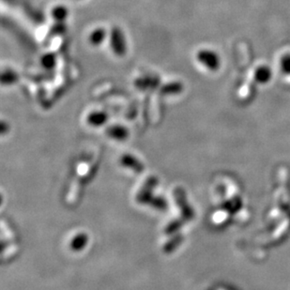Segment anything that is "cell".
<instances>
[{"mask_svg": "<svg viewBox=\"0 0 290 290\" xmlns=\"http://www.w3.org/2000/svg\"><path fill=\"white\" fill-rule=\"evenodd\" d=\"M108 46L111 53L119 59L125 58L129 51L128 38L124 30L118 25H115L109 29Z\"/></svg>", "mask_w": 290, "mask_h": 290, "instance_id": "obj_1", "label": "cell"}, {"mask_svg": "<svg viewBox=\"0 0 290 290\" xmlns=\"http://www.w3.org/2000/svg\"><path fill=\"white\" fill-rule=\"evenodd\" d=\"M195 60L203 68L210 71L219 70L221 65L219 55L210 48H201L195 54Z\"/></svg>", "mask_w": 290, "mask_h": 290, "instance_id": "obj_2", "label": "cell"}, {"mask_svg": "<svg viewBox=\"0 0 290 290\" xmlns=\"http://www.w3.org/2000/svg\"><path fill=\"white\" fill-rule=\"evenodd\" d=\"M109 38V29L104 26H97L90 30L87 36L89 45L94 49L102 47Z\"/></svg>", "mask_w": 290, "mask_h": 290, "instance_id": "obj_3", "label": "cell"}, {"mask_svg": "<svg viewBox=\"0 0 290 290\" xmlns=\"http://www.w3.org/2000/svg\"><path fill=\"white\" fill-rule=\"evenodd\" d=\"M109 120V114L107 111L103 109H94L88 113L86 117V122L90 127L93 128H100Z\"/></svg>", "mask_w": 290, "mask_h": 290, "instance_id": "obj_4", "label": "cell"}, {"mask_svg": "<svg viewBox=\"0 0 290 290\" xmlns=\"http://www.w3.org/2000/svg\"><path fill=\"white\" fill-rule=\"evenodd\" d=\"M158 183V180L155 177H150L147 180L144 182L142 185L140 190L138 191L137 195H136V200L138 203L141 204H147L150 203V200L152 199L151 194L152 191L156 187Z\"/></svg>", "mask_w": 290, "mask_h": 290, "instance_id": "obj_5", "label": "cell"}, {"mask_svg": "<svg viewBox=\"0 0 290 290\" xmlns=\"http://www.w3.org/2000/svg\"><path fill=\"white\" fill-rule=\"evenodd\" d=\"M51 19L54 21L57 24H64L65 22L69 20L70 16V8L63 4V3H59L54 5L51 8L50 12Z\"/></svg>", "mask_w": 290, "mask_h": 290, "instance_id": "obj_6", "label": "cell"}, {"mask_svg": "<svg viewBox=\"0 0 290 290\" xmlns=\"http://www.w3.org/2000/svg\"><path fill=\"white\" fill-rule=\"evenodd\" d=\"M105 133L112 139L123 141L128 138L129 130L122 124H112L106 128Z\"/></svg>", "mask_w": 290, "mask_h": 290, "instance_id": "obj_7", "label": "cell"}, {"mask_svg": "<svg viewBox=\"0 0 290 290\" xmlns=\"http://www.w3.org/2000/svg\"><path fill=\"white\" fill-rule=\"evenodd\" d=\"M58 55L53 51H47L40 57V67L45 70H55L58 66Z\"/></svg>", "mask_w": 290, "mask_h": 290, "instance_id": "obj_8", "label": "cell"}, {"mask_svg": "<svg viewBox=\"0 0 290 290\" xmlns=\"http://www.w3.org/2000/svg\"><path fill=\"white\" fill-rule=\"evenodd\" d=\"M120 162L123 166L130 168L134 173L140 174L144 170V165L142 164V162L130 154H124L120 159Z\"/></svg>", "mask_w": 290, "mask_h": 290, "instance_id": "obj_9", "label": "cell"}, {"mask_svg": "<svg viewBox=\"0 0 290 290\" xmlns=\"http://www.w3.org/2000/svg\"><path fill=\"white\" fill-rule=\"evenodd\" d=\"M82 182H83V180L79 177H77L73 181V183L71 185V188H70V193H69V195L67 197V202L70 205L74 204L78 199L79 194H80Z\"/></svg>", "mask_w": 290, "mask_h": 290, "instance_id": "obj_10", "label": "cell"}, {"mask_svg": "<svg viewBox=\"0 0 290 290\" xmlns=\"http://www.w3.org/2000/svg\"><path fill=\"white\" fill-rule=\"evenodd\" d=\"M174 195H175V198H176V201H177L178 205L180 206V208L181 209L183 217L190 218L191 210H189V207H187V205H186L183 192L180 190V189H176L175 192H174Z\"/></svg>", "mask_w": 290, "mask_h": 290, "instance_id": "obj_11", "label": "cell"}, {"mask_svg": "<svg viewBox=\"0 0 290 290\" xmlns=\"http://www.w3.org/2000/svg\"><path fill=\"white\" fill-rule=\"evenodd\" d=\"M89 241V237L85 233L76 235L70 241V248L73 251H80L84 249Z\"/></svg>", "mask_w": 290, "mask_h": 290, "instance_id": "obj_12", "label": "cell"}, {"mask_svg": "<svg viewBox=\"0 0 290 290\" xmlns=\"http://www.w3.org/2000/svg\"><path fill=\"white\" fill-rule=\"evenodd\" d=\"M18 80H19V75L14 70L7 69V70L2 71L1 81H2L3 85L11 86V85H14Z\"/></svg>", "mask_w": 290, "mask_h": 290, "instance_id": "obj_13", "label": "cell"}, {"mask_svg": "<svg viewBox=\"0 0 290 290\" xmlns=\"http://www.w3.org/2000/svg\"><path fill=\"white\" fill-rule=\"evenodd\" d=\"M271 78V70H269L267 67H262L257 70L256 73V79L261 84H265L269 82Z\"/></svg>", "mask_w": 290, "mask_h": 290, "instance_id": "obj_14", "label": "cell"}, {"mask_svg": "<svg viewBox=\"0 0 290 290\" xmlns=\"http://www.w3.org/2000/svg\"><path fill=\"white\" fill-rule=\"evenodd\" d=\"M180 241H181V237H180V236H177V237H175L174 239H171V240H168L166 243H164L162 251H163L165 254H169V253L173 252V251L176 249V247L179 245V243H180Z\"/></svg>", "mask_w": 290, "mask_h": 290, "instance_id": "obj_15", "label": "cell"}, {"mask_svg": "<svg viewBox=\"0 0 290 290\" xmlns=\"http://www.w3.org/2000/svg\"><path fill=\"white\" fill-rule=\"evenodd\" d=\"M150 205L156 210H166L167 203L161 197H154L150 202Z\"/></svg>", "mask_w": 290, "mask_h": 290, "instance_id": "obj_16", "label": "cell"}, {"mask_svg": "<svg viewBox=\"0 0 290 290\" xmlns=\"http://www.w3.org/2000/svg\"><path fill=\"white\" fill-rule=\"evenodd\" d=\"M181 226V221L180 220H174L171 221L170 223L164 227V233L166 235H170L173 234V232L178 230Z\"/></svg>", "mask_w": 290, "mask_h": 290, "instance_id": "obj_17", "label": "cell"}, {"mask_svg": "<svg viewBox=\"0 0 290 290\" xmlns=\"http://www.w3.org/2000/svg\"><path fill=\"white\" fill-rule=\"evenodd\" d=\"M281 68L285 73L290 74V56H286L281 61Z\"/></svg>", "mask_w": 290, "mask_h": 290, "instance_id": "obj_18", "label": "cell"}, {"mask_svg": "<svg viewBox=\"0 0 290 290\" xmlns=\"http://www.w3.org/2000/svg\"><path fill=\"white\" fill-rule=\"evenodd\" d=\"M73 1H76V2H82V1H85V0H73Z\"/></svg>", "mask_w": 290, "mask_h": 290, "instance_id": "obj_19", "label": "cell"}]
</instances>
